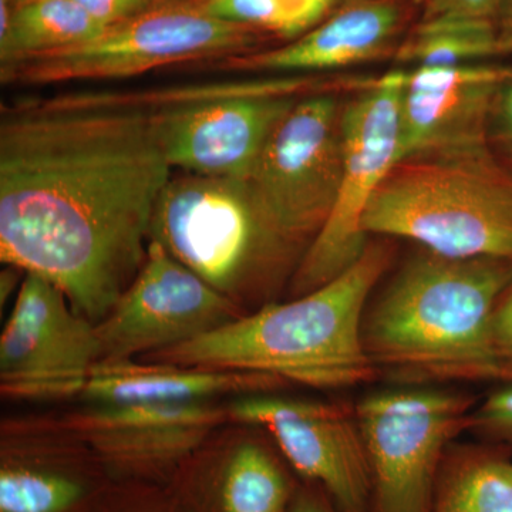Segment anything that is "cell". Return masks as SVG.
<instances>
[{
	"instance_id": "obj_12",
	"label": "cell",
	"mask_w": 512,
	"mask_h": 512,
	"mask_svg": "<svg viewBox=\"0 0 512 512\" xmlns=\"http://www.w3.org/2000/svg\"><path fill=\"white\" fill-rule=\"evenodd\" d=\"M247 312L150 239L147 258L113 308L96 323L100 362L137 360L190 342Z\"/></svg>"
},
{
	"instance_id": "obj_25",
	"label": "cell",
	"mask_w": 512,
	"mask_h": 512,
	"mask_svg": "<svg viewBox=\"0 0 512 512\" xmlns=\"http://www.w3.org/2000/svg\"><path fill=\"white\" fill-rule=\"evenodd\" d=\"M468 431L487 443L512 448V382L494 390L474 407Z\"/></svg>"
},
{
	"instance_id": "obj_32",
	"label": "cell",
	"mask_w": 512,
	"mask_h": 512,
	"mask_svg": "<svg viewBox=\"0 0 512 512\" xmlns=\"http://www.w3.org/2000/svg\"><path fill=\"white\" fill-rule=\"evenodd\" d=\"M498 55L512 53V0H504L497 19Z\"/></svg>"
},
{
	"instance_id": "obj_11",
	"label": "cell",
	"mask_w": 512,
	"mask_h": 512,
	"mask_svg": "<svg viewBox=\"0 0 512 512\" xmlns=\"http://www.w3.org/2000/svg\"><path fill=\"white\" fill-rule=\"evenodd\" d=\"M94 325L56 285L26 272L0 335L2 399L77 402L101 359Z\"/></svg>"
},
{
	"instance_id": "obj_22",
	"label": "cell",
	"mask_w": 512,
	"mask_h": 512,
	"mask_svg": "<svg viewBox=\"0 0 512 512\" xmlns=\"http://www.w3.org/2000/svg\"><path fill=\"white\" fill-rule=\"evenodd\" d=\"M498 55L497 25L477 20L421 22L397 59L416 67L463 66Z\"/></svg>"
},
{
	"instance_id": "obj_29",
	"label": "cell",
	"mask_w": 512,
	"mask_h": 512,
	"mask_svg": "<svg viewBox=\"0 0 512 512\" xmlns=\"http://www.w3.org/2000/svg\"><path fill=\"white\" fill-rule=\"evenodd\" d=\"M495 339L505 362L512 366V282L495 313Z\"/></svg>"
},
{
	"instance_id": "obj_30",
	"label": "cell",
	"mask_w": 512,
	"mask_h": 512,
	"mask_svg": "<svg viewBox=\"0 0 512 512\" xmlns=\"http://www.w3.org/2000/svg\"><path fill=\"white\" fill-rule=\"evenodd\" d=\"M493 114L501 136L512 148V76L501 84L495 97Z\"/></svg>"
},
{
	"instance_id": "obj_24",
	"label": "cell",
	"mask_w": 512,
	"mask_h": 512,
	"mask_svg": "<svg viewBox=\"0 0 512 512\" xmlns=\"http://www.w3.org/2000/svg\"><path fill=\"white\" fill-rule=\"evenodd\" d=\"M87 512H184L167 487L113 483Z\"/></svg>"
},
{
	"instance_id": "obj_33",
	"label": "cell",
	"mask_w": 512,
	"mask_h": 512,
	"mask_svg": "<svg viewBox=\"0 0 512 512\" xmlns=\"http://www.w3.org/2000/svg\"><path fill=\"white\" fill-rule=\"evenodd\" d=\"M15 2H18V0H15Z\"/></svg>"
},
{
	"instance_id": "obj_3",
	"label": "cell",
	"mask_w": 512,
	"mask_h": 512,
	"mask_svg": "<svg viewBox=\"0 0 512 512\" xmlns=\"http://www.w3.org/2000/svg\"><path fill=\"white\" fill-rule=\"evenodd\" d=\"M390 262L383 244L315 291L276 301L143 362L261 373L289 384L340 390L379 376L363 345L370 293Z\"/></svg>"
},
{
	"instance_id": "obj_28",
	"label": "cell",
	"mask_w": 512,
	"mask_h": 512,
	"mask_svg": "<svg viewBox=\"0 0 512 512\" xmlns=\"http://www.w3.org/2000/svg\"><path fill=\"white\" fill-rule=\"evenodd\" d=\"M289 512H342L318 484L301 481Z\"/></svg>"
},
{
	"instance_id": "obj_23",
	"label": "cell",
	"mask_w": 512,
	"mask_h": 512,
	"mask_svg": "<svg viewBox=\"0 0 512 512\" xmlns=\"http://www.w3.org/2000/svg\"><path fill=\"white\" fill-rule=\"evenodd\" d=\"M336 0H195L214 18L264 29L284 37L305 35L315 28Z\"/></svg>"
},
{
	"instance_id": "obj_7",
	"label": "cell",
	"mask_w": 512,
	"mask_h": 512,
	"mask_svg": "<svg viewBox=\"0 0 512 512\" xmlns=\"http://www.w3.org/2000/svg\"><path fill=\"white\" fill-rule=\"evenodd\" d=\"M255 29L207 15L197 3L160 6L69 49L0 66L5 84H55L126 79L195 60H224L247 52Z\"/></svg>"
},
{
	"instance_id": "obj_1",
	"label": "cell",
	"mask_w": 512,
	"mask_h": 512,
	"mask_svg": "<svg viewBox=\"0 0 512 512\" xmlns=\"http://www.w3.org/2000/svg\"><path fill=\"white\" fill-rule=\"evenodd\" d=\"M154 109L53 99L3 111L0 259L97 323L146 262L171 175Z\"/></svg>"
},
{
	"instance_id": "obj_2",
	"label": "cell",
	"mask_w": 512,
	"mask_h": 512,
	"mask_svg": "<svg viewBox=\"0 0 512 512\" xmlns=\"http://www.w3.org/2000/svg\"><path fill=\"white\" fill-rule=\"evenodd\" d=\"M511 259L413 255L363 319V345L397 386L512 382L495 339Z\"/></svg>"
},
{
	"instance_id": "obj_8",
	"label": "cell",
	"mask_w": 512,
	"mask_h": 512,
	"mask_svg": "<svg viewBox=\"0 0 512 512\" xmlns=\"http://www.w3.org/2000/svg\"><path fill=\"white\" fill-rule=\"evenodd\" d=\"M476 406L471 394L436 386L377 390L356 403L372 512H433L443 458Z\"/></svg>"
},
{
	"instance_id": "obj_27",
	"label": "cell",
	"mask_w": 512,
	"mask_h": 512,
	"mask_svg": "<svg viewBox=\"0 0 512 512\" xmlns=\"http://www.w3.org/2000/svg\"><path fill=\"white\" fill-rule=\"evenodd\" d=\"M104 25L114 26L150 12L156 0H76Z\"/></svg>"
},
{
	"instance_id": "obj_19",
	"label": "cell",
	"mask_w": 512,
	"mask_h": 512,
	"mask_svg": "<svg viewBox=\"0 0 512 512\" xmlns=\"http://www.w3.org/2000/svg\"><path fill=\"white\" fill-rule=\"evenodd\" d=\"M397 25L399 9L392 2L365 0L340 10L289 45L214 63L218 67L266 72L339 69L382 52Z\"/></svg>"
},
{
	"instance_id": "obj_5",
	"label": "cell",
	"mask_w": 512,
	"mask_h": 512,
	"mask_svg": "<svg viewBox=\"0 0 512 512\" xmlns=\"http://www.w3.org/2000/svg\"><path fill=\"white\" fill-rule=\"evenodd\" d=\"M150 239L247 313L279 301V289L295 275L262 227L244 181L171 177L158 198Z\"/></svg>"
},
{
	"instance_id": "obj_16",
	"label": "cell",
	"mask_w": 512,
	"mask_h": 512,
	"mask_svg": "<svg viewBox=\"0 0 512 512\" xmlns=\"http://www.w3.org/2000/svg\"><path fill=\"white\" fill-rule=\"evenodd\" d=\"M301 478L261 427L227 421L175 471L184 512H289Z\"/></svg>"
},
{
	"instance_id": "obj_18",
	"label": "cell",
	"mask_w": 512,
	"mask_h": 512,
	"mask_svg": "<svg viewBox=\"0 0 512 512\" xmlns=\"http://www.w3.org/2000/svg\"><path fill=\"white\" fill-rule=\"evenodd\" d=\"M288 386L291 384L285 380L261 373L124 360L97 363L77 402H212L224 397L276 393Z\"/></svg>"
},
{
	"instance_id": "obj_26",
	"label": "cell",
	"mask_w": 512,
	"mask_h": 512,
	"mask_svg": "<svg viewBox=\"0 0 512 512\" xmlns=\"http://www.w3.org/2000/svg\"><path fill=\"white\" fill-rule=\"evenodd\" d=\"M504 0H429L421 22L477 20L497 25Z\"/></svg>"
},
{
	"instance_id": "obj_10",
	"label": "cell",
	"mask_w": 512,
	"mask_h": 512,
	"mask_svg": "<svg viewBox=\"0 0 512 512\" xmlns=\"http://www.w3.org/2000/svg\"><path fill=\"white\" fill-rule=\"evenodd\" d=\"M403 72L387 74L342 109L343 171L328 222L293 275L289 298L328 284L365 254L362 222L384 180L399 163Z\"/></svg>"
},
{
	"instance_id": "obj_17",
	"label": "cell",
	"mask_w": 512,
	"mask_h": 512,
	"mask_svg": "<svg viewBox=\"0 0 512 512\" xmlns=\"http://www.w3.org/2000/svg\"><path fill=\"white\" fill-rule=\"evenodd\" d=\"M511 76L508 70L471 64L403 73L397 164L488 150V119L501 84Z\"/></svg>"
},
{
	"instance_id": "obj_13",
	"label": "cell",
	"mask_w": 512,
	"mask_h": 512,
	"mask_svg": "<svg viewBox=\"0 0 512 512\" xmlns=\"http://www.w3.org/2000/svg\"><path fill=\"white\" fill-rule=\"evenodd\" d=\"M53 413L100 458L114 483L167 487L202 441L229 421L228 402L86 403Z\"/></svg>"
},
{
	"instance_id": "obj_21",
	"label": "cell",
	"mask_w": 512,
	"mask_h": 512,
	"mask_svg": "<svg viewBox=\"0 0 512 512\" xmlns=\"http://www.w3.org/2000/svg\"><path fill=\"white\" fill-rule=\"evenodd\" d=\"M433 512H512V448L453 443L434 491Z\"/></svg>"
},
{
	"instance_id": "obj_31",
	"label": "cell",
	"mask_w": 512,
	"mask_h": 512,
	"mask_svg": "<svg viewBox=\"0 0 512 512\" xmlns=\"http://www.w3.org/2000/svg\"><path fill=\"white\" fill-rule=\"evenodd\" d=\"M26 272L18 266L6 265L0 275V308L5 309L6 303L13 295H18L20 286H22L23 279H25Z\"/></svg>"
},
{
	"instance_id": "obj_6",
	"label": "cell",
	"mask_w": 512,
	"mask_h": 512,
	"mask_svg": "<svg viewBox=\"0 0 512 512\" xmlns=\"http://www.w3.org/2000/svg\"><path fill=\"white\" fill-rule=\"evenodd\" d=\"M342 171V109L320 94L296 101L244 181L262 227L295 272L332 214Z\"/></svg>"
},
{
	"instance_id": "obj_20",
	"label": "cell",
	"mask_w": 512,
	"mask_h": 512,
	"mask_svg": "<svg viewBox=\"0 0 512 512\" xmlns=\"http://www.w3.org/2000/svg\"><path fill=\"white\" fill-rule=\"evenodd\" d=\"M109 28L76 0H0V66L82 45Z\"/></svg>"
},
{
	"instance_id": "obj_9",
	"label": "cell",
	"mask_w": 512,
	"mask_h": 512,
	"mask_svg": "<svg viewBox=\"0 0 512 512\" xmlns=\"http://www.w3.org/2000/svg\"><path fill=\"white\" fill-rule=\"evenodd\" d=\"M305 82L269 80L170 93L156 110L171 168L245 181Z\"/></svg>"
},
{
	"instance_id": "obj_15",
	"label": "cell",
	"mask_w": 512,
	"mask_h": 512,
	"mask_svg": "<svg viewBox=\"0 0 512 512\" xmlns=\"http://www.w3.org/2000/svg\"><path fill=\"white\" fill-rule=\"evenodd\" d=\"M113 483L92 448L55 414L3 417L0 512H87Z\"/></svg>"
},
{
	"instance_id": "obj_4",
	"label": "cell",
	"mask_w": 512,
	"mask_h": 512,
	"mask_svg": "<svg viewBox=\"0 0 512 512\" xmlns=\"http://www.w3.org/2000/svg\"><path fill=\"white\" fill-rule=\"evenodd\" d=\"M362 227L447 258L512 261V175L490 150L404 161L376 192Z\"/></svg>"
},
{
	"instance_id": "obj_14",
	"label": "cell",
	"mask_w": 512,
	"mask_h": 512,
	"mask_svg": "<svg viewBox=\"0 0 512 512\" xmlns=\"http://www.w3.org/2000/svg\"><path fill=\"white\" fill-rule=\"evenodd\" d=\"M229 420L261 427L302 481L342 512H372V476L355 406L249 394L228 402Z\"/></svg>"
}]
</instances>
